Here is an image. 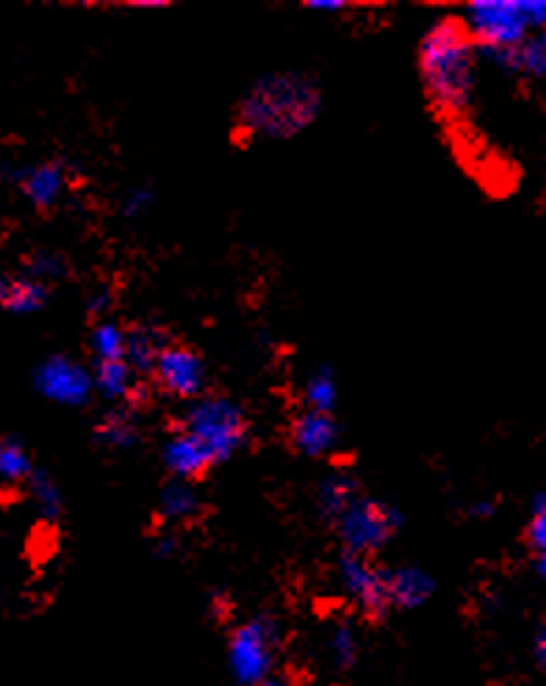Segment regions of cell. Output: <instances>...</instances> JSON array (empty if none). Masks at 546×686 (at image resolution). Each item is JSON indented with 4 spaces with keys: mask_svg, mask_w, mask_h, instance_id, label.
<instances>
[{
    "mask_svg": "<svg viewBox=\"0 0 546 686\" xmlns=\"http://www.w3.org/2000/svg\"><path fill=\"white\" fill-rule=\"evenodd\" d=\"M259 686H292V684H286V681H275V678H266L264 684H259Z\"/></svg>",
    "mask_w": 546,
    "mask_h": 686,
    "instance_id": "obj_32",
    "label": "cell"
},
{
    "mask_svg": "<svg viewBox=\"0 0 546 686\" xmlns=\"http://www.w3.org/2000/svg\"><path fill=\"white\" fill-rule=\"evenodd\" d=\"M477 45L464 18H444L424 34L419 45V72L435 108L458 117L469 108L475 92Z\"/></svg>",
    "mask_w": 546,
    "mask_h": 686,
    "instance_id": "obj_1",
    "label": "cell"
},
{
    "mask_svg": "<svg viewBox=\"0 0 546 686\" xmlns=\"http://www.w3.org/2000/svg\"><path fill=\"white\" fill-rule=\"evenodd\" d=\"M92 352L94 361H125V330L112 324V321H101L92 332Z\"/></svg>",
    "mask_w": 546,
    "mask_h": 686,
    "instance_id": "obj_18",
    "label": "cell"
},
{
    "mask_svg": "<svg viewBox=\"0 0 546 686\" xmlns=\"http://www.w3.org/2000/svg\"><path fill=\"white\" fill-rule=\"evenodd\" d=\"M61 188H65V169L59 163H47V167L34 169L29 181H25V194L39 208H50L59 199Z\"/></svg>",
    "mask_w": 546,
    "mask_h": 686,
    "instance_id": "obj_14",
    "label": "cell"
},
{
    "mask_svg": "<svg viewBox=\"0 0 546 686\" xmlns=\"http://www.w3.org/2000/svg\"><path fill=\"white\" fill-rule=\"evenodd\" d=\"M330 651H333L335 662L339 667H346V664H353L355 659V634L350 626H339L335 628L333 640H330Z\"/></svg>",
    "mask_w": 546,
    "mask_h": 686,
    "instance_id": "obj_25",
    "label": "cell"
},
{
    "mask_svg": "<svg viewBox=\"0 0 546 686\" xmlns=\"http://www.w3.org/2000/svg\"><path fill=\"white\" fill-rule=\"evenodd\" d=\"M201 501L194 495V490L186 482H172L167 484L164 493H161V518L167 521H189L194 518Z\"/></svg>",
    "mask_w": 546,
    "mask_h": 686,
    "instance_id": "obj_17",
    "label": "cell"
},
{
    "mask_svg": "<svg viewBox=\"0 0 546 686\" xmlns=\"http://www.w3.org/2000/svg\"><path fill=\"white\" fill-rule=\"evenodd\" d=\"M130 7H136V9H164L167 0H134Z\"/></svg>",
    "mask_w": 546,
    "mask_h": 686,
    "instance_id": "obj_30",
    "label": "cell"
},
{
    "mask_svg": "<svg viewBox=\"0 0 546 686\" xmlns=\"http://www.w3.org/2000/svg\"><path fill=\"white\" fill-rule=\"evenodd\" d=\"M527 542L538 553H546V490L535 495L533 501V521L527 526Z\"/></svg>",
    "mask_w": 546,
    "mask_h": 686,
    "instance_id": "obj_23",
    "label": "cell"
},
{
    "mask_svg": "<svg viewBox=\"0 0 546 686\" xmlns=\"http://www.w3.org/2000/svg\"><path fill=\"white\" fill-rule=\"evenodd\" d=\"M535 568H538V576L546 582V553H538V564Z\"/></svg>",
    "mask_w": 546,
    "mask_h": 686,
    "instance_id": "obj_31",
    "label": "cell"
},
{
    "mask_svg": "<svg viewBox=\"0 0 546 686\" xmlns=\"http://www.w3.org/2000/svg\"><path fill=\"white\" fill-rule=\"evenodd\" d=\"M430 590H433V582H430L424 573H419V570L406 568L388 576V598H391V604H397V606L422 604V601L430 595Z\"/></svg>",
    "mask_w": 546,
    "mask_h": 686,
    "instance_id": "obj_13",
    "label": "cell"
},
{
    "mask_svg": "<svg viewBox=\"0 0 546 686\" xmlns=\"http://www.w3.org/2000/svg\"><path fill=\"white\" fill-rule=\"evenodd\" d=\"M339 437V426H335L333 415L322 413V410H308L300 413L288 426V441L306 457H322L325 451H330Z\"/></svg>",
    "mask_w": 546,
    "mask_h": 686,
    "instance_id": "obj_11",
    "label": "cell"
},
{
    "mask_svg": "<svg viewBox=\"0 0 546 686\" xmlns=\"http://www.w3.org/2000/svg\"><path fill=\"white\" fill-rule=\"evenodd\" d=\"M181 430L197 437L212 451L214 460L223 462L244 443L247 419L234 402L212 396V399L192 404V410L183 415Z\"/></svg>",
    "mask_w": 546,
    "mask_h": 686,
    "instance_id": "obj_3",
    "label": "cell"
},
{
    "mask_svg": "<svg viewBox=\"0 0 546 686\" xmlns=\"http://www.w3.org/2000/svg\"><path fill=\"white\" fill-rule=\"evenodd\" d=\"M153 385L175 399H197L206 390V366L201 355L181 341H170L153 368Z\"/></svg>",
    "mask_w": 546,
    "mask_h": 686,
    "instance_id": "obj_6",
    "label": "cell"
},
{
    "mask_svg": "<svg viewBox=\"0 0 546 686\" xmlns=\"http://www.w3.org/2000/svg\"><path fill=\"white\" fill-rule=\"evenodd\" d=\"M164 462L178 479H183V482H197V479H203L214 466H217L212 451H208L197 437H192L183 430H178L175 437L167 443Z\"/></svg>",
    "mask_w": 546,
    "mask_h": 686,
    "instance_id": "obj_10",
    "label": "cell"
},
{
    "mask_svg": "<svg viewBox=\"0 0 546 686\" xmlns=\"http://www.w3.org/2000/svg\"><path fill=\"white\" fill-rule=\"evenodd\" d=\"M319 111V89L306 76L264 78L239 108V128L261 136H292L306 128Z\"/></svg>",
    "mask_w": 546,
    "mask_h": 686,
    "instance_id": "obj_2",
    "label": "cell"
},
{
    "mask_svg": "<svg viewBox=\"0 0 546 686\" xmlns=\"http://www.w3.org/2000/svg\"><path fill=\"white\" fill-rule=\"evenodd\" d=\"M39 388L45 390L50 399L65 404H83L89 402V393H92L94 382L81 366H76L67 357H54L50 363H45V368L39 371Z\"/></svg>",
    "mask_w": 546,
    "mask_h": 686,
    "instance_id": "obj_9",
    "label": "cell"
},
{
    "mask_svg": "<svg viewBox=\"0 0 546 686\" xmlns=\"http://www.w3.org/2000/svg\"><path fill=\"white\" fill-rule=\"evenodd\" d=\"M477 50H513L530 36L522 0H475L464 18Z\"/></svg>",
    "mask_w": 546,
    "mask_h": 686,
    "instance_id": "obj_4",
    "label": "cell"
},
{
    "mask_svg": "<svg viewBox=\"0 0 546 686\" xmlns=\"http://www.w3.org/2000/svg\"><path fill=\"white\" fill-rule=\"evenodd\" d=\"M36 495H39L42 510H45L47 515H56V512H59V493H56L54 484L39 482V484H36Z\"/></svg>",
    "mask_w": 546,
    "mask_h": 686,
    "instance_id": "obj_27",
    "label": "cell"
},
{
    "mask_svg": "<svg viewBox=\"0 0 546 686\" xmlns=\"http://www.w3.org/2000/svg\"><path fill=\"white\" fill-rule=\"evenodd\" d=\"M535 656H538V662L546 667V626L541 628L538 637H535Z\"/></svg>",
    "mask_w": 546,
    "mask_h": 686,
    "instance_id": "obj_29",
    "label": "cell"
},
{
    "mask_svg": "<svg viewBox=\"0 0 546 686\" xmlns=\"http://www.w3.org/2000/svg\"><path fill=\"white\" fill-rule=\"evenodd\" d=\"M335 524H339V535L344 540L346 553H361V557L380 548L394 531L391 512L386 506L375 504V501L361 499H355L353 504L346 506L335 518Z\"/></svg>",
    "mask_w": 546,
    "mask_h": 686,
    "instance_id": "obj_7",
    "label": "cell"
},
{
    "mask_svg": "<svg viewBox=\"0 0 546 686\" xmlns=\"http://www.w3.org/2000/svg\"><path fill=\"white\" fill-rule=\"evenodd\" d=\"M516 72L546 81V31L527 36L516 50Z\"/></svg>",
    "mask_w": 546,
    "mask_h": 686,
    "instance_id": "obj_19",
    "label": "cell"
},
{
    "mask_svg": "<svg viewBox=\"0 0 546 686\" xmlns=\"http://www.w3.org/2000/svg\"><path fill=\"white\" fill-rule=\"evenodd\" d=\"M47 291L45 285L34 283V279H18V283H0V305H7L9 310H36L45 302Z\"/></svg>",
    "mask_w": 546,
    "mask_h": 686,
    "instance_id": "obj_16",
    "label": "cell"
},
{
    "mask_svg": "<svg viewBox=\"0 0 546 686\" xmlns=\"http://www.w3.org/2000/svg\"><path fill=\"white\" fill-rule=\"evenodd\" d=\"M344 0H308L306 9H314V12H335V9H344Z\"/></svg>",
    "mask_w": 546,
    "mask_h": 686,
    "instance_id": "obj_28",
    "label": "cell"
},
{
    "mask_svg": "<svg viewBox=\"0 0 546 686\" xmlns=\"http://www.w3.org/2000/svg\"><path fill=\"white\" fill-rule=\"evenodd\" d=\"M29 473L31 462L25 448L14 441H0V482L18 484L29 479Z\"/></svg>",
    "mask_w": 546,
    "mask_h": 686,
    "instance_id": "obj_20",
    "label": "cell"
},
{
    "mask_svg": "<svg viewBox=\"0 0 546 686\" xmlns=\"http://www.w3.org/2000/svg\"><path fill=\"white\" fill-rule=\"evenodd\" d=\"M355 501V484L353 479L333 477L322 484V510L328 518H339L341 512Z\"/></svg>",
    "mask_w": 546,
    "mask_h": 686,
    "instance_id": "obj_21",
    "label": "cell"
},
{
    "mask_svg": "<svg viewBox=\"0 0 546 686\" xmlns=\"http://www.w3.org/2000/svg\"><path fill=\"white\" fill-rule=\"evenodd\" d=\"M134 371L125 361H103L94 368V388H101L109 399H123L134 393Z\"/></svg>",
    "mask_w": 546,
    "mask_h": 686,
    "instance_id": "obj_15",
    "label": "cell"
},
{
    "mask_svg": "<svg viewBox=\"0 0 546 686\" xmlns=\"http://www.w3.org/2000/svg\"><path fill=\"white\" fill-rule=\"evenodd\" d=\"M335 399V388L333 379L328 374H319L308 382V402H311L314 410H322V413H330V404Z\"/></svg>",
    "mask_w": 546,
    "mask_h": 686,
    "instance_id": "obj_24",
    "label": "cell"
},
{
    "mask_svg": "<svg viewBox=\"0 0 546 686\" xmlns=\"http://www.w3.org/2000/svg\"><path fill=\"white\" fill-rule=\"evenodd\" d=\"M341 582L359 609L369 617H380L388 609V576L361 553H344L341 557Z\"/></svg>",
    "mask_w": 546,
    "mask_h": 686,
    "instance_id": "obj_8",
    "label": "cell"
},
{
    "mask_svg": "<svg viewBox=\"0 0 546 686\" xmlns=\"http://www.w3.org/2000/svg\"><path fill=\"white\" fill-rule=\"evenodd\" d=\"M98 437H101L106 446L123 448V446H130V443L136 441V426L130 424L128 415L109 413L106 419L101 421V426H98Z\"/></svg>",
    "mask_w": 546,
    "mask_h": 686,
    "instance_id": "obj_22",
    "label": "cell"
},
{
    "mask_svg": "<svg viewBox=\"0 0 546 686\" xmlns=\"http://www.w3.org/2000/svg\"><path fill=\"white\" fill-rule=\"evenodd\" d=\"M170 343V335L156 327H130L125 332V363L136 377H153V368L164 346Z\"/></svg>",
    "mask_w": 546,
    "mask_h": 686,
    "instance_id": "obj_12",
    "label": "cell"
},
{
    "mask_svg": "<svg viewBox=\"0 0 546 686\" xmlns=\"http://www.w3.org/2000/svg\"><path fill=\"white\" fill-rule=\"evenodd\" d=\"M522 12L530 31H546V0H522Z\"/></svg>",
    "mask_w": 546,
    "mask_h": 686,
    "instance_id": "obj_26",
    "label": "cell"
},
{
    "mask_svg": "<svg viewBox=\"0 0 546 686\" xmlns=\"http://www.w3.org/2000/svg\"><path fill=\"white\" fill-rule=\"evenodd\" d=\"M275 651V626L270 620H250L230 637V670L247 686L264 684Z\"/></svg>",
    "mask_w": 546,
    "mask_h": 686,
    "instance_id": "obj_5",
    "label": "cell"
}]
</instances>
